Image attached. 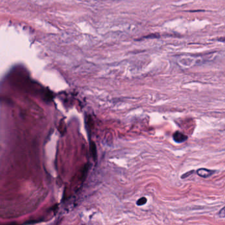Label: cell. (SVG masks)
<instances>
[{"mask_svg":"<svg viewBox=\"0 0 225 225\" xmlns=\"http://www.w3.org/2000/svg\"><path fill=\"white\" fill-rule=\"evenodd\" d=\"M217 40H218V41H219V42H225V37H223V38H218V39H217Z\"/></svg>","mask_w":225,"mask_h":225,"instance_id":"52a82bcc","label":"cell"},{"mask_svg":"<svg viewBox=\"0 0 225 225\" xmlns=\"http://www.w3.org/2000/svg\"><path fill=\"white\" fill-rule=\"evenodd\" d=\"M219 215L221 218L225 217V206L223 208H222V209H220V211L219 213Z\"/></svg>","mask_w":225,"mask_h":225,"instance_id":"5b68a950","label":"cell"},{"mask_svg":"<svg viewBox=\"0 0 225 225\" xmlns=\"http://www.w3.org/2000/svg\"><path fill=\"white\" fill-rule=\"evenodd\" d=\"M215 171L211 170H209L207 169H199L197 170V174L199 175V177H203V178H208L210 177L211 175H212Z\"/></svg>","mask_w":225,"mask_h":225,"instance_id":"7a4b0ae2","label":"cell"},{"mask_svg":"<svg viewBox=\"0 0 225 225\" xmlns=\"http://www.w3.org/2000/svg\"><path fill=\"white\" fill-rule=\"evenodd\" d=\"M146 202H147V199L144 197H142L138 200L136 202V204L139 206H141V205H144Z\"/></svg>","mask_w":225,"mask_h":225,"instance_id":"3957f363","label":"cell"},{"mask_svg":"<svg viewBox=\"0 0 225 225\" xmlns=\"http://www.w3.org/2000/svg\"><path fill=\"white\" fill-rule=\"evenodd\" d=\"M192 173H193V171H191V172H188V173H187L186 174H185L183 175V177H182V178H184L187 177H188V175H190V174H192Z\"/></svg>","mask_w":225,"mask_h":225,"instance_id":"8992f818","label":"cell"},{"mask_svg":"<svg viewBox=\"0 0 225 225\" xmlns=\"http://www.w3.org/2000/svg\"><path fill=\"white\" fill-rule=\"evenodd\" d=\"M91 151H92V154L93 158L95 159V156H96V150H95V145L94 144H93L92 145V148H91Z\"/></svg>","mask_w":225,"mask_h":225,"instance_id":"277c9868","label":"cell"},{"mask_svg":"<svg viewBox=\"0 0 225 225\" xmlns=\"http://www.w3.org/2000/svg\"><path fill=\"white\" fill-rule=\"evenodd\" d=\"M173 139L177 143H183L187 140L188 136L179 131H177L173 134Z\"/></svg>","mask_w":225,"mask_h":225,"instance_id":"6da1fadb","label":"cell"}]
</instances>
